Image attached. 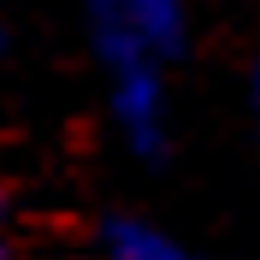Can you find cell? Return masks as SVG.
Wrapping results in <instances>:
<instances>
[{
    "label": "cell",
    "instance_id": "obj_1",
    "mask_svg": "<svg viewBox=\"0 0 260 260\" xmlns=\"http://www.w3.org/2000/svg\"><path fill=\"white\" fill-rule=\"evenodd\" d=\"M89 42L101 53L113 118L130 136V148L154 160L166 148V83H160V48L142 36V24L124 12V0H89Z\"/></svg>",
    "mask_w": 260,
    "mask_h": 260
},
{
    "label": "cell",
    "instance_id": "obj_2",
    "mask_svg": "<svg viewBox=\"0 0 260 260\" xmlns=\"http://www.w3.org/2000/svg\"><path fill=\"white\" fill-rule=\"evenodd\" d=\"M101 248H107V260H195L172 231L148 225V219H130V213L101 225Z\"/></svg>",
    "mask_w": 260,
    "mask_h": 260
},
{
    "label": "cell",
    "instance_id": "obj_3",
    "mask_svg": "<svg viewBox=\"0 0 260 260\" xmlns=\"http://www.w3.org/2000/svg\"><path fill=\"white\" fill-rule=\"evenodd\" d=\"M124 12L142 24V36L160 48V59L183 53V0H124Z\"/></svg>",
    "mask_w": 260,
    "mask_h": 260
},
{
    "label": "cell",
    "instance_id": "obj_4",
    "mask_svg": "<svg viewBox=\"0 0 260 260\" xmlns=\"http://www.w3.org/2000/svg\"><path fill=\"white\" fill-rule=\"evenodd\" d=\"M254 113H260V71H254Z\"/></svg>",
    "mask_w": 260,
    "mask_h": 260
},
{
    "label": "cell",
    "instance_id": "obj_5",
    "mask_svg": "<svg viewBox=\"0 0 260 260\" xmlns=\"http://www.w3.org/2000/svg\"><path fill=\"white\" fill-rule=\"evenodd\" d=\"M0 260H6V243H0Z\"/></svg>",
    "mask_w": 260,
    "mask_h": 260
}]
</instances>
